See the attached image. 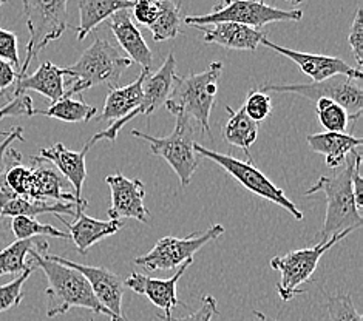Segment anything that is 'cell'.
<instances>
[{
    "instance_id": "25",
    "label": "cell",
    "mask_w": 363,
    "mask_h": 321,
    "mask_svg": "<svg viewBox=\"0 0 363 321\" xmlns=\"http://www.w3.org/2000/svg\"><path fill=\"white\" fill-rule=\"evenodd\" d=\"M133 0H79V25L74 28L77 40H84L104 21L121 10H132Z\"/></svg>"
},
{
    "instance_id": "31",
    "label": "cell",
    "mask_w": 363,
    "mask_h": 321,
    "mask_svg": "<svg viewBox=\"0 0 363 321\" xmlns=\"http://www.w3.org/2000/svg\"><path fill=\"white\" fill-rule=\"evenodd\" d=\"M11 230L17 240H31L34 237H53L68 240V233L56 229L51 224H42L30 216H14L11 220Z\"/></svg>"
},
{
    "instance_id": "1",
    "label": "cell",
    "mask_w": 363,
    "mask_h": 321,
    "mask_svg": "<svg viewBox=\"0 0 363 321\" xmlns=\"http://www.w3.org/2000/svg\"><path fill=\"white\" fill-rule=\"evenodd\" d=\"M48 242L39 240L38 246L30 250V257L36 267L44 271L48 288L47 295V317L53 318L64 315L73 308L87 309L93 314H102L110 317L111 321H127L111 314L108 309L104 308L90 288L87 278L74 271V269L55 261L51 255L47 254Z\"/></svg>"
},
{
    "instance_id": "30",
    "label": "cell",
    "mask_w": 363,
    "mask_h": 321,
    "mask_svg": "<svg viewBox=\"0 0 363 321\" xmlns=\"http://www.w3.org/2000/svg\"><path fill=\"white\" fill-rule=\"evenodd\" d=\"M181 27V13L179 4L174 0H160V13L149 30L155 42H162L169 39H175L179 34Z\"/></svg>"
},
{
    "instance_id": "40",
    "label": "cell",
    "mask_w": 363,
    "mask_h": 321,
    "mask_svg": "<svg viewBox=\"0 0 363 321\" xmlns=\"http://www.w3.org/2000/svg\"><path fill=\"white\" fill-rule=\"evenodd\" d=\"M0 59L17 68V73H19L21 59L19 47H17V36L13 31L4 28H0Z\"/></svg>"
},
{
    "instance_id": "29",
    "label": "cell",
    "mask_w": 363,
    "mask_h": 321,
    "mask_svg": "<svg viewBox=\"0 0 363 321\" xmlns=\"http://www.w3.org/2000/svg\"><path fill=\"white\" fill-rule=\"evenodd\" d=\"M39 240H17L13 244L0 250V276L23 274L31 266L27 257L30 250L38 246Z\"/></svg>"
},
{
    "instance_id": "15",
    "label": "cell",
    "mask_w": 363,
    "mask_h": 321,
    "mask_svg": "<svg viewBox=\"0 0 363 321\" xmlns=\"http://www.w3.org/2000/svg\"><path fill=\"white\" fill-rule=\"evenodd\" d=\"M262 45L291 59L301 72L313 79V82H322L326 79H331L334 76H348L354 77V79H362V70H357V68L348 65L343 59L325 55H309L301 53V51L284 48L271 42L266 36L262 39Z\"/></svg>"
},
{
    "instance_id": "16",
    "label": "cell",
    "mask_w": 363,
    "mask_h": 321,
    "mask_svg": "<svg viewBox=\"0 0 363 321\" xmlns=\"http://www.w3.org/2000/svg\"><path fill=\"white\" fill-rule=\"evenodd\" d=\"M55 261L74 269V271L81 272L85 278H87L90 288L98 298L101 305L108 309L111 314L124 318L123 315V297H124V283L121 281L119 276L113 274L106 267H96V266H85L74 263L72 259H67L57 255H51Z\"/></svg>"
},
{
    "instance_id": "20",
    "label": "cell",
    "mask_w": 363,
    "mask_h": 321,
    "mask_svg": "<svg viewBox=\"0 0 363 321\" xmlns=\"http://www.w3.org/2000/svg\"><path fill=\"white\" fill-rule=\"evenodd\" d=\"M31 171H33V186H31V199H55V201L60 203H74L79 207L82 205L76 201L73 193L65 192V178L60 176V173L56 170L53 164L48 161L39 158V156H33L31 158Z\"/></svg>"
},
{
    "instance_id": "47",
    "label": "cell",
    "mask_w": 363,
    "mask_h": 321,
    "mask_svg": "<svg viewBox=\"0 0 363 321\" xmlns=\"http://www.w3.org/2000/svg\"><path fill=\"white\" fill-rule=\"evenodd\" d=\"M8 2V0H0V6H2L4 4H6Z\"/></svg>"
},
{
    "instance_id": "13",
    "label": "cell",
    "mask_w": 363,
    "mask_h": 321,
    "mask_svg": "<svg viewBox=\"0 0 363 321\" xmlns=\"http://www.w3.org/2000/svg\"><path fill=\"white\" fill-rule=\"evenodd\" d=\"M106 182L111 190L110 220L133 218L145 224L150 221V213L144 204V184L140 179H128L121 171H116L106 176Z\"/></svg>"
},
{
    "instance_id": "8",
    "label": "cell",
    "mask_w": 363,
    "mask_h": 321,
    "mask_svg": "<svg viewBox=\"0 0 363 321\" xmlns=\"http://www.w3.org/2000/svg\"><path fill=\"white\" fill-rule=\"evenodd\" d=\"M132 135L149 142L152 154L166 159V162L178 175L181 186L186 187L190 184L200 162H198L194 149V127L190 124L189 116L177 115V124L174 132L166 137L150 136L140 132V130H133Z\"/></svg>"
},
{
    "instance_id": "38",
    "label": "cell",
    "mask_w": 363,
    "mask_h": 321,
    "mask_svg": "<svg viewBox=\"0 0 363 321\" xmlns=\"http://www.w3.org/2000/svg\"><path fill=\"white\" fill-rule=\"evenodd\" d=\"M16 141H21V142L25 141L22 127L11 128L10 132H6V136L4 140L0 141V175H4V173L11 166L19 164L22 161V154L17 150L11 149V145Z\"/></svg>"
},
{
    "instance_id": "46",
    "label": "cell",
    "mask_w": 363,
    "mask_h": 321,
    "mask_svg": "<svg viewBox=\"0 0 363 321\" xmlns=\"http://www.w3.org/2000/svg\"><path fill=\"white\" fill-rule=\"evenodd\" d=\"M286 2H289V4H292V5H298V4L303 2V0H286Z\"/></svg>"
},
{
    "instance_id": "44",
    "label": "cell",
    "mask_w": 363,
    "mask_h": 321,
    "mask_svg": "<svg viewBox=\"0 0 363 321\" xmlns=\"http://www.w3.org/2000/svg\"><path fill=\"white\" fill-rule=\"evenodd\" d=\"M17 81V72L13 65L0 59V96L8 94V89Z\"/></svg>"
},
{
    "instance_id": "22",
    "label": "cell",
    "mask_w": 363,
    "mask_h": 321,
    "mask_svg": "<svg viewBox=\"0 0 363 321\" xmlns=\"http://www.w3.org/2000/svg\"><path fill=\"white\" fill-rule=\"evenodd\" d=\"M204 34L206 43H217L224 48L241 50V51H255L266 36L264 33L255 28L245 27V25L233 22L215 23V27H194Z\"/></svg>"
},
{
    "instance_id": "49",
    "label": "cell",
    "mask_w": 363,
    "mask_h": 321,
    "mask_svg": "<svg viewBox=\"0 0 363 321\" xmlns=\"http://www.w3.org/2000/svg\"><path fill=\"white\" fill-rule=\"evenodd\" d=\"M89 321H94V320H93V318H90V320H89Z\"/></svg>"
},
{
    "instance_id": "19",
    "label": "cell",
    "mask_w": 363,
    "mask_h": 321,
    "mask_svg": "<svg viewBox=\"0 0 363 321\" xmlns=\"http://www.w3.org/2000/svg\"><path fill=\"white\" fill-rule=\"evenodd\" d=\"M68 230H70V238L73 240L76 250L79 252L81 255H85L89 252L90 247L94 244H98L99 241L104 238H108L111 235H115L116 232L121 230L124 223L121 220H108V221H102L91 218V216L85 215L82 207L76 210V220L73 223H64Z\"/></svg>"
},
{
    "instance_id": "27",
    "label": "cell",
    "mask_w": 363,
    "mask_h": 321,
    "mask_svg": "<svg viewBox=\"0 0 363 321\" xmlns=\"http://www.w3.org/2000/svg\"><path fill=\"white\" fill-rule=\"evenodd\" d=\"M226 110L229 111V119L223 128L224 141L243 150L249 162H252V156H250L249 149L257 141L258 125L246 115L243 107H240L238 110L226 107Z\"/></svg>"
},
{
    "instance_id": "39",
    "label": "cell",
    "mask_w": 363,
    "mask_h": 321,
    "mask_svg": "<svg viewBox=\"0 0 363 321\" xmlns=\"http://www.w3.org/2000/svg\"><path fill=\"white\" fill-rule=\"evenodd\" d=\"M348 43L352 51V56L356 59L357 70H362L363 64V10L359 6L354 14V19L351 23Z\"/></svg>"
},
{
    "instance_id": "36",
    "label": "cell",
    "mask_w": 363,
    "mask_h": 321,
    "mask_svg": "<svg viewBox=\"0 0 363 321\" xmlns=\"http://www.w3.org/2000/svg\"><path fill=\"white\" fill-rule=\"evenodd\" d=\"M5 182L13 192L23 198H30L33 186V171L31 167L23 166L22 162L14 164L5 171Z\"/></svg>"
},
{
    "instance_id": "10",
    "label": "cell",
    "mask_w": 363,
    "mask_h": 321,
    "mask_svg": "<svg viewBox=\"0 0 363 321\" xmlns=\"http://www.w3.org/2000/svg\"><path fill=\"white\" fill-rule=\"evenodd\" d=\"M266 93H294L303 96L311 102L318 99H331L347 110L351 120H357L363 110V86L362 79L348 76H334L331 79L311 84H289V85H262Z\"/></svg>"
},
{
    "instance_id": "14",
    "label": "cell",
    "mask_w": 363,
    "mask_h": 321,
    "mask_svg": "<svg viewBox=\"0 0 363 321\" xmlns=\"http://www.w3.org/2000/svg\"><path fill=\"white\" fill-rule=\"evenodd\" d=\"M192 263H194V259H190V261H186L184 264H181L178 267L177 274L174 276H170V278H167V280L152 278V276H149V275L133 272L130 276H127V280L124 281V286L128 289H132L135 293L144 295L147 300L153 303V305L158 309H161L164 314H166L164 317H161L164 321H172L174 320L172 312H174V309L177 306L183 305V303L178 300V295H177L178 283L187 269L192 266Z\"/></svg>"
},
{
    "instance_id": "9",
    "label": "cell",
    "mask_w": 363,
    "mask_h": 321,
    "mask_svg": "<svg viewBox=\"0 0 363 321\" xmlns=\"http://www.w3.org/2000/svg\"><path fill=\"white\" fill-rule=\"evenodd\" d=\"M194 149L196 154H200L203 158H207L213 161L215 164H218L220 167L226 170L230 176L235 178L241 186L249 190V192H252L254 195L266 199V201H271L277 205H280L281 209L289 212L294 218L298 221L305 218L303 212L298 210V207L291 201V199L286 196V193H284L281 188L277 187L274 182L264 175V173L258 170L254 166V162H249V161L246 162V161L233 158L230 154L213 152L196 142L194 144Z\"/></svg>"
},
{
    "instance_id": "2",
    "label": "cell",
    "mask_w": 363,
    "mask_h": 321,
    "mask_svg": "<svg viewBox=\"0 0 363 321\" xmlns=\"http://www.w3.org/2000/svg\"><path fill=\"white\" fill-rule=\"evenodd\" d=\"M132 60L119 53L107 39L96 36L91 45L84 51L72 67L62 68L64 74L73 77L70 89L65 91V98L90 90L96 85H107L108 89L118 86L121 76L132 67Z\"/></svg>"
},
{
    "instance_id": "28",
    "label": "cell",
    "mask_w": 363,
    "mask_h": 321,
    "mask_svg": "<svg viewBox=\"0 0 363 321\" xmlns=\"http://www.w3.org/2000/svg\"><path fill=\"white\" fill-rule=\"evenodd\" d=\"M96 107H91L85 103L82 99L74 101L72 98H62L57 102H53L47 110H34V115H42L47 118H53L62 123L68 124H79V123H90L96 116Z\"/></svg>"
},
{
    "instance_id": "11",
    "label": "cell",
    "mask_w": 363,
    "mask_h": 321,
    "mask_svg": "<svg viewBox=\"0 0 363 321\" xmlns=\"http://www.w3.org/2000/svg\"><path fill=\"white\" fill-rule=\"evenodd\" d=\"M224 233L221 224H213L204 232H196L186 238L178 237H164L153 249L143 257L135 259L136 266H141L144 271H174L181 264L194 259L195 254L209 242L218 240Z\"/></svg>"
},
{
    "instance_id": "34",
    "label": "cell",
    "mask_w": 363,
    "mask_h": 321,
    "mask_svg": "<svg viewBox=\"0 0 363 321\" xmlns=\"http://www.w3.org/2000/svg\"><path fill=\"white\" fill-rule=\"evenodd\" d=\"M34 269H36V266L31 264L27 271L17 276L16 280L0 286V312H6L21 305V301L23 298V284L27 283Z\"/></svg>"
},
{
    "instance_id": "5",
    "label": "cell",
    "mask_w": 363,
    "mask_h": 321,
    "mask_svg": "<svg viewBox=\"0 0 363 321\" xmlns=\"http://www.w3.org/2000/svg\"><path fill=\"white\" fill-rule=\"evenodd\" d=\"M22 4L30 39L27 43V56L17 77L27 74L31 62L40 51L50 42L60 39L68 27V0H22Z\"/></svg>"
},
{
    "instance_id": "23",
    "label": "cell",
    "mask_w": 363,
    "mask_h": 321,
    "mask_svg": "<svg viewBox=\"0 0 363 321\" xmlns=\"http://www.w3.org/2000/svg\"><path fill=\"white\" fill-rule=\"evenodd\" d=\"M306 141L311 150L325 156V162L330 169H342L347 164L348 156L354 150H359L363 144L357 136L334 132L309 135Z\"/></svg>"
},
{
    "instance_id": "6",
    "label": "cell",
    "mask_w": 363,
    "mask_h": 321,
    "mask_svg": "<svg viewBox=\"0 0 363 321\" xmlns=\"http://www.w3.org/2000/svg\"><path fill=\"white\" fill-rule=\"evenodd\" d=\"M303 13L300 10H280L264 4L263 0H229L224 6H215L204 16H186L184 23L189 27H206L221 22H233L249 28H262L274 22H300Z\"/></svg>"
},
{
    "instance_id": "18",
    "label": "cell",
    "mask_w": 363,
    "mask_h": 321,
    "mask_svg": "<svg viewBox=\"0 0 363 321\" xmlns=\"http://www.w3.org/2000/svg\"><path fill=\"white\" fill-rule=\"evenodd\" d=\"M108 27L113 31V36L116 38L121 48L128 55V59L132 62L140 64L143 70L150 72L153 64V55L149 45H147V42L144 40L141 31L133 23L128 10H121L108 17Z\"/></svg>"
},
{
    "instance_id": "12",
    "label": "cell",
    "mask_w": 363,
    "mask_h": 321,
    "mask_svg": "<svg viewBox=\"0 0 363 321\" xmlns=\"http://www.w3.org/2000/svg\"><path fill=\"white\" fill-rule=\"evenodd\" d=\"M177 76V60L174 53H170L166 57V60H164L160 70H157L153 74L149 73L145 76V81L143 84V101L140 106H138V108L125 118L115 120L113 124L108 125L106 130H102L98 135H94L89 141V144L93 145L101 140H108L110 142H115L118 133L128 124V120H132L140 115H153L155 111L166 103L172 89H174Z\"/></svg>"
},
{
    "instance_id": "35",
    "label": "cell",
    "mask_w": 363,
    "mask_h": 321,
    "mask_svg": "<svg viewBox=\"0 0 363 321\" xmlns=\"http://www.w3.org/2000/svg\"><path fill=\"white\" fill-rule=\"evenodd\" d=\"M246 115L254 120V123H263L272 111V101L271 96L262 89L250 90L247 93L246 102L243 106Z\"/></svg>"
},
{
    "instance_id": "24",
    "label": "cell",
    "mask_w": 363,
    "mask_h": 321,
    "mask_svg": "<svg viewBox=\"0 0 363 321\" xmlns=\"http://www.w3.org/2000/svg\"><path fill=\"white\" fill-rule=\"evenodd\" d=\"M150 72L143 70L141 76L132 84L125 86H113L108 89V94L106 98V103L104 108L96 116L98 120H104V123H110V120H119L130 115L135 111L143 101V84L145 81V76Z\"/></svg>"
},
{
    "instance_id": "45",
    "label": "cell",
    "mask_w": 363,
    "mask_h": 321,
    "mask_svg": "<svg viewBox=\"0 0 363 321\" xmlns=\"http://www.w3.org/2000/svg\"><path fill=\"white\" fill-rule=\"evenodd\" d=\"M254 315L258 318V321H275V320H271L267 315H264L263 312H258V310H254Z\"/></svg>"
},
{
    "instance_id": "42",
    "label": "cell",
    "mask_w": 363,
    "mask_h": 321,
    "mask_svg": "<svg viewBox=\"0 0 363 321\" xmlns=\"http://www.w3.org/2000/svg\"><path fill=\"white\" fill-rule=\"evenodd\" d=\"M215 315H218L217 309V300H215L212 295H206L201 300V308L192 312L190 315L174 318L172 321H211Z\"/></svg>"
},
{
    "instance_id": "32",
    "label": "cell",
    "mask_w": 363,
    "mask_h": 321,
    "mask_svg": "<svg viewBox=\"0 0 363 321\" xmlns=\"http://www.w3.org/2000/svg\"><path fill=\"white\" fill-rule=\"evenodd\" d=\"M315 108L320 124L325 127L326 132L345 133L351 119L347 110L331 99H318L315 102Z\"/></svg>"
},
{
    "instance_id": "7",
    "label": "cell",
    "mask_w": 363,
    "mask_h": 321,
    "mask_svg": "<svg viewBox=\"0 0 363 321\" xmlns=\"http://www.w3.org/2000/svg\"><path fill=\"white\" fill-rule=\"evenodd\" d=\"M351 232L354 230H343L340 233H335L331 238L320 241L314 247L292 250L284 257H274L271 259V267L281 274V278L277 284V292H279L281 301L286 303L296 298L297 295L305 293V291L301 289V284L311 280L320 259L337 242L347 238Z\"/></svg>"
},
{
    "instance_id": "48",
    "label": "cell",
    "mask_w": 363,
    "mask_h": 321,
    "mask_svg": "<svg viewBox=\"0 0 363 321\" xmlns=\"http://www.w3.org/2000/svg\"><path fill=\"white\" fill-rule=\"evenodd\" d=\"M223 2H224V4H228V2H229V0H223Z\"/></svg>"
},
{
    "instance_id": "43",
    "label": "cell",
    "mask_w": 363,
    "mask_h": 321,
    "mask_svg": "<svg viewBox=\"0 0 363 321\" xmlns=\"http://www.w3.org/2000/svg\"><path fill=\"white\" fill-rule=\"evenodd\" d=\"M352 171H351V182H352V192L356 198L357 209L362 212L363 209V179H362V154L359 150H354L352 153Z\"/></svg>"
},
{
    "instance_id": "37",
    "label": "cell",
    "mask_w": 363,
    "mask_h": 321,
    "mask_svg": "<svg viewBox=\"0 0 363 321\" xmlns=\"http://www.w3.org/2000/svg\"><path fill=\"white\" fill-rule=\"evenodd\" d=\"M5 96H0V120L5 118H19V116H33L34 107L33 99L28 94H19V96H11V99ZM0 136H6V132H0Z\"/></svg>"
},
{
    "instance_id": "17",
    "label": "cell",
    "mask_w": 363,
    "mask_h": 321,
    "mask_svg": "<svg viewBox=\"0 0 363 321\" xmlns=\"http://www.w3.org/2000/svg\"><path fill=\"white\" fill-rule=\"evenodd\" d=\"M90 147L91 145L87 142L82 147V150L73 152L70 149H67L62 142H57L51 147L40 149L39 152V158L53 164L60 175L70 182L74 190L73 195L76 198V201L82 205H87V201L82 199V186L85 178H87L85 156H87Z\"/></svg>"
},
{
    "instance_id": "33",
    "label": "cell",
    "mask_w": 363,
    "mask_h": 321,
    "mask_svg": "<svg viewBox=\"0 0 363 321\" xmlns=\"http://www.w3.org/2000/svg\"><path fill=\"white\" fill-rule=\"evenodd\" d=\"M326 308L330 314V321H363V317L359 314L354 306L352 297L350 293L339 295H326Z\"/></svg>"
},
{
    "instance_id": "4",
    "label": "cell",
    "mask_w": 363,
    "mask_h": 321,
    "mask_svg": "<svg viewBox=\"0 0 363 321\" xmlns=\"http://www.w3.org/2000/svg\"><path fill=\"white\" fill-rule=\"evenodd\" d=\"M351 171L352 154L348 156L347 164L339 173L333 176H322L306 192L308 196L318 192L326 195V216L323 229L318 232L320 241L331 238L343 230H357L362 227L363 220L354 198Z\"/></svg>"
},
{
    "instance_id": "21",
    "label": "cell",
    "mask_w": 363,
    "mask_h": 321,
    "mask_svg": "<svg viewBox=\"0 0 363 321\" xmlns=\"http://www.w3.org/2000/svg\"><path fill=\"white\" fill-rule=\"evenodd\" d=\"M64 72L53 62L40 64L36 72L33 74H25L17 77L16 86L13 90V96H19L27 91H38L42 96L53 102H57L65 96V82Z\"/></svg>"
},
{
    "instance_id": "26",
    "label": "cell",
    "mask_w": 363,
    "mask_h": 321,
    "mask_svg": "<svg viewBox=\"0 0 363 321\" xmlns=\"http://www.w3.org/2000/svg\"><path fill=\"white\" fill-rule=\"evenodd\" d=\"M77 209H79V205H76L74 203H48L42 201V199H31L16 195L10 201H6L0 207V220L5 218V216H11V218H14V216H30V218H36L38 215L42 213H53L56 216H60V213H67L76 216Z\"/></svg>"
},
{
    "instance_id": "3",
    "label": "cell",
    "mask_w": 363,
    "mask_h": 321,
    "mask_svg": "<svg viewBox=\"0 0 363 321\" xmlns=\"http://www.w3.org/2000/svg\"><path fill=\"white\" fill-rule=\"evenodd\" d=\"M223 72L221 62H212L203 73H189L187 76H177L166 108L172 115H186L196 119V123L212 140L211 113L217 101L218 79Z\"/></svg>"
},
{
    "instance_id": "41",
    "label": "cell",
    "mask_w": 363,
    "mask_h": 321,
    "mask_svg": "<svg viewBox=\"0 0 363 321\" xmlns=\"http://www.w3.org/2000/svg\"><path fill=\"white\" fill-rule=\"evenodd\" d=\"M132 11L135 19L149 28L158 17L160 0H133Z\"/></svg>"
}]
</instances>
